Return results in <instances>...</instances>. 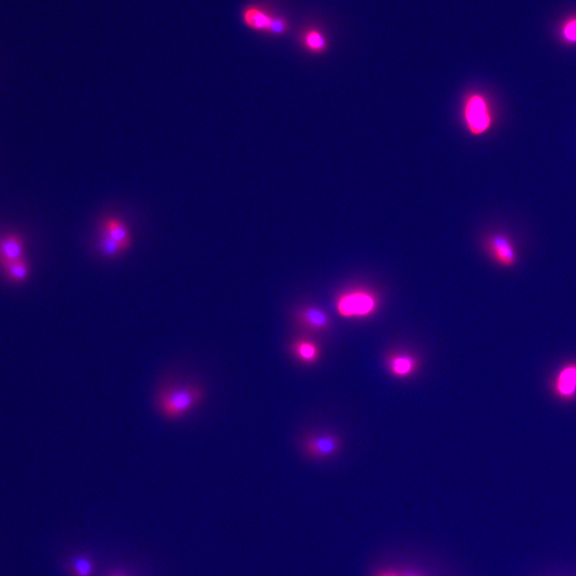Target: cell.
Returning a JSON list of instances; mask_svg holds the SVG:
<instances>
[{"instance_id":"9a60e30c","label":"cell","mask_w":576,"mask_h":576,"mask_svg":"<svg viewBox=\"0 0 576 576\" xmlns=\"http://www.w3.org/2000/svg\"><path fill=\"white\" fill-rule=\"evenodd\" d=\"M70 570L72 576H92L94 564L89 557L80 555L71 560Z\"/></svg>"},{"instance_id":"8fae6325","label":"cell","mask_w":576,"mask_h":576,"mask_svg":"<svg viewBox=\"0 0 576 576\" xmlns=\"http://www.w3.org/2000/svg\"><path fill=\"white\" fill-rule=\"evenodd\" d=\"M243 22L249 28L256 32H267L274 16L259 8L250 7L243 12Z\"/></svg>"},{"instance_id":"ffe728a7","label":"cell","mask_w":576,"mask_h":576,"mask_svg":"<svg viewBox=\"0 0 576 576\" xmlns=\"http://www.w3.org/2000/svg\"><path fill=\"white\" fill-rule=\"evenodd\" d=\"M401 576H422L418 572L413 571V570H406V571L401 572Z\"/></svg>"},{"instance_id":"7c38bea8","label":"cell","mask_w":576,"mask_h":576,"mask_svg":"<svg viewBox=\"0 0 576 576\" xmlns=\"http://www.w3.org/2000/svg\"><path fill=\"white\" fill-rule=\"evenodd\" d=\"M291 350L296 358L305 364L316 362L320 357V349L316 344L307 339H299L291 346Z\"/></svg>"},{"instance_id":"8992f818","label":"cell","mask_w":576,"mask_h":576,"mask_svg":"<svg viewBox=\"0 0 576 576\" xmlns=\"http://www.w3.org/2000/svg\"><path fill=\"white\" fill-rule=\"evenodd\" d=\"M99 234L115 240L125 251H128L132 243L130 228L124 220L117 216L104 218L99 224Z\"/></svg>"},{"instance_id":"52a82bcc","label":"cell","mask_w":576,"mask_h":576,"mask_svg":"<svg viewBox=\"0 0 576 576\" xmlns=\"http://www.w3.org/2000/svg\"><path fill=\"white\" fill-rule=\"evenodd\" d=\"M339 449V440L331 435H318L307 440L305 451L313 458L326 459L333 456Z\"/></svg>"},{"instance_id":"5b68a950","label":"cell","mask_w":576,"mask_h":576,"mask_svg":"<svg viewBox=\"0 0 576 576\" xmlns=\"http://www.w3.org/2000/svg\"><path fill=\"white\" fill-rule=\"evenodd\" d=\"M553 393L562 401L576 398V362L562 365L552 382Z\"/></svg>"},{"instance_id":"3957f363","label":"cell","mask_w":576,"mask_h":576,"mask_svg":"<svg viewBox=\"0 0 576 576\" xmlns=\"http://www.w3.org/2000/svg\"><path fill=\"white\" fill-rule=\"evenodd\" d=\"M378 298L366 289H352L341 293L336 300V310L345 318H364L378 310Z\"/></svg>"},{"instance_id":"44dd1931","label":"cell","mask_w":576,"mask_h":576,"mask_svg":"<svg viewBox=\"0 0 576 576\" xmlns=\"http://www.w3.org/2000/svg\"><path fill=\"white\" fill-rule=\"evenodd\" d=\"M108 576H125V575H124V574H121V573H112V574H110V575H108Z\"/></svg>"},{"instance_id":"5bb4252c","label":"cell","mask_w":576,"mask_h":576,"mask_svg":"<svg viewBox=\"0 0 576 576\" xmlns=\"http://www.w3.org/2000/svg\"><path fill=\"white\" fill-rule=\"evenodd\" d=\"M5 276L15 283L24 282L29 276V266L25 259L1 266Z\"/></svg>"},{"instance_id":"e0dca14e","label":"cell","mask_w":576,"mask_h":576,"mask_svg":"<svg viewBox=\"0 0 576 576\" xmlns=\"http://www.w3.org/2000/svg\"><path fill=\"white\" fill-rule=\"evenodd\" d=\"M560 38L568 45H575L576 44V15L566 19L560 30Z\"/></svg>"},{"instance_id":"d6986e66","label":"cell","mask_w":576,"mask_h":576,"mask_svg":"<svg viewBox=\"0 0 576 576\" xmlns=\"http://www.w3.org/2000/svg\"><path fill=\"white\" fill-rule=\"evenodd\" d=\"M374 576H401V574L395 571H381L378 572Z\"/></svg>"},{"instance_id":"4fadbf2b","label":"cell","mask_w":576,"mask_h":576,"mask_svg":"<svg viewBox=\"0 0 576 576\" xmlns=\"http://www.w3.org/2000/svg\"><path fill=\"white\" fill-rule=\"evenodd\" d=\"M302 44L307 51L313 53H322L328 47L326 38L317 29H309L302 36Z\"/></svg>"},{"instance_id":"ba28073f","label":"cell","mask_w":576,"mask_h":576,"mask_svg":"<svg viewBox=\"0 0 576 576\" xmlns=\"http://www.w3.org/2000/svg\"><path fill=\"white\" fill-rule=\"evenodd\" d=\"M24 240L17 234L0 237V266L24 259Z\"/></svg>"},{"instance_id":"2e32d148","label":"cell","mask_w":576,"mask_h":576,"mask_svg":"<svg viewBox=\"0 0 576 576\" xmlns=\"http://www.w3.org/2000/svg\"><path fill=\"white\" fill-rule=\"evenodd\" d=\"M96 243H97V250H99V254L108 257V259L119 257L123 253L126 252L118 243H115V240L106 237V236L99 235V234Z\"/></svg>"},{"instance_id":"9c48e42d","label":"cell","mask_w":576,"mask_h":576,"mask_svg":"<svg viewBox=\"0 0 576 576\" xmlns=\"http://www.w3.org/2000/svg\"><path fill=\"white\" fill-rule=\"evenodd\" d=\"M297 320L301 326L313 331H322L330 326L329 316L316 307H307L299 311L297 313Z\"/></svg>"},{"instance_id":"30bf717a","label":"cell","mask_w":576,"mask_h":576,"mask_svg":"<svg viewBox=\"0 0 576 576\" xmlns=\"http://www.w3.org/2000/svg\"><path fill=\"white\" fill-rule=\"evenodd\" d=\"M389 372L397 378L410 377L418 368V361L410 355L397 353L391 355L387 361Z\"/></svg>"},{"instance_id":"ac0fdd59","label":"cell","mask_w":576,"mask_h":576,"mask_svg":"<svg viewBox=\"0 0 576 576\" xmlns=\"http://www.w3.org/2000/svg\"><path fill=\"white\" fill-rule=\"evenodd\" d=\"M289 29V24L287 21L283 17H274L272 21V24L269 26L267 34H274V36H281V34H286Z\"/></svg>"},{"instance_id":"6da1fadb","label":"cell","mask_w":576,"mask_h":576,"mask_svg":"<svg viewBox=\"0 0 576 576\" xmlns=\"http://www.w3.org/2000/svg\"><path fill=\"white\" fill-rule=\"evenodd\" d=\"M205 389L201 384H166L155 396V407L166 420H178L197 408L205 398Z\"/></svg>"},{"instance_id":"7a4b0ae2","label":"cell","mask_w":576,"mask_h":576,"mask_svg":"<svg viewBox=\"0 0 576 576\" xmlns=\"http://www.w3.org/2000/svg\"><path fill=\"white\" fill-rule=\"evenodd\" d=\"M462 115L468 132L475 137L483 136L492 128V112L483 94L478 92L468 93L464 99Z\"/></svg>"},{"instance_id":"277c9868","label":"cell","mask_w":576,"mask_h":576,"mask_svg":"<svg viewBox=\"0 0 576 576\" xmlns=\"http://www.w3.org/2000/svg\"><path fill=\"white\" fill-rule=\"evenodd\" d=\"M485 249L490 259L504 268H512L518 261V251L512 240L504 234H493L485 240Z\"/></svg>"}]
</instances>
